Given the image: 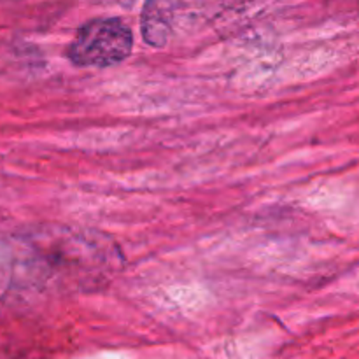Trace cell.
<instances>
[{
    "mask_svg": "<svg viewBox=\"0 0 359 359\" xmlns=\"http://www.w3.org/2000/svg\"><path fill=\"white\" fill-rule=\"evenodd\" d=\"M132 49V28L118 18H100L79 28L67 55L74 65L104 69L121 63Z\"/></svg>",
    "mask_w": 359,
    "mask_h": 359,
    "instance_id": "obj_1",
    "label": "cell"
}]
</instances>
